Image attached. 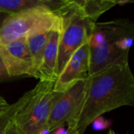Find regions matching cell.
<instances>
[{
	"label": "cell",
	"mask_w": 134,
	"mask_h": 134,
	"mask_svg": "<svg viewBox=\"0 0 134 134\" xmlns=\"http://www.w3.org/2000/svg\"><path fill=\"white\" fill-rule=\"evenodd\" d=\"M9 105V104L5 100V99H2V100H0V116L5 113V111L7 110Z\"/></svg>",
	"instance_id": "16"
},
{
	"label": "cell",
	"mask_w": 134,
	"mask_h": 134,
	"mask_svg": "<svg viewBox=\"0 0 134 134\" xmlns=\"http://www.w3.org/2000/svg\"><path fill=\"white\" fill-rule=\"evenodd\" d=\"M0 81H2V79L1 78H0Z\"/></svg>",
	"instance_id": "23"
},
{
	"label": "cell",
	"mask_w": 134,
	"mask_h": 134,
	"mask_svg": "<svg viewBox=\"0 0 134 134\" xmlns=\"http://www.w3.org/2000/svg\"><path fill=\"white\" fill-rule=\"evenodd\" d=\"M91 124L93 125V128L94 130L100 131V130H104L107 128H108L111 125V121L103 118L101 115V116L97 117L96 119H94Z\"/></svg>",
	"instance_id": "13"
},
{
	"label": "cell",
	"mask_w": 134,
	"mask_h": 134,
	"mask_svg": "<svg viewBox=\"0 0 134 134\" xmlns=\"http://www.w3.org/2000/svg\"><path fill=\"white\" fill-rule=\"evenodd\" d=\"M53 134H69V132L68 130H66L64 127H59L53 131Z\"/></svg>",
	"instance_id": "17"
},
{
	"label": "cell",
	"mask_w": 134,
	"mask_h": 134,
	"mask_svg": "<svg viewBox=\"0 0 134 134\" xmlns=\"http://www.w3.org/2000/svg\"><path fill=\"white\" fill-rule=\"evenodd\" d=\"M54 13L47 7L39 6L8 15L0 27V45L27 36L35 26Z\"/></svg>",
	"instance_id": "5"
},
{
	"label": "cell",
	"mask_w": 134,
	"mask_h": 134,
	"mask_svg": "<svg viewBox=\"0 0 134 134\" xmlns=\"http://www.w3.org/2000/svg\"><path fill=\"white\" fill-rule=\"evenodd\" d=\"M58 13L53 14L35 26L26 36L27 46L32 64V77L37 79L42 55L49 39Z\"/></svg>",
	"instance_id": "9"
},
{
	"label": "cell",
	"mask_w": 134,
	"mask_h": 134,
	"mask_svg": "<svg viewBox=\"0 0 134 134\" xmlns=\"http://www.w3.org/2000/svg\"><path fill=\"white\" fill-rule=\"evenodd\" d=\"M0 78L2 79V80H4V79H8V75H7V73H6V71L4 68V65L2 64V61L1 60V57H0Z\"/></svg>",
	"instance_id": "15"
},
{
	"label": "cell",
	"mask_w": 134,
	"mask_h": 134,
	"mask_svg": "<svg viewBox=\"0 0 134 134\" xmlns=\"http://www.w3.org/2000/svg\"><path fill=\"white\" fill-rule=\"evenodd\" d=\"M65 4L66 0H0V12L10 15L43 6L58 13Z\"/></svg>",
	"instance_id": "11"
},
{
	"label": "cell",
	"mask_w": 134,
	"mask_h": 134,
	"mask_svg": "<svg viewBox=\"0 0 134 134\" xmlns=\"http://www.w3.org/2000/svg\"><path fill=\"white\" fill-rule=\"evenodd\" d=\"M7 16H8V15H6L5 13L0 12V27H1V26H2V24L3 20H5V18Z\"/></svg>",
	"instance_id": "18"
},
{
	"label": "cell",
	"mask_w": 134,
	"mask_h": 134,
	"mask_svg": "<svg viewBox=\"0 0 134 134\" xmlns=\"http://www.w3.org/2000/svg\"><path fill=\"white\" fill-rule=\"evenodd\" d=\"M53 82L39 81L27 102L13 119L21 134H38L46 128L50 111L61 93L53 91Z\"/></svg>",
	"instance_id": "4"
},
{
	"label": "cell",
	"mask_w": 134,
	"mask_h": 134,
	"mask_svg": "<svg viewBox=\"0 0 134 134\" xmlns=\"http://www.w3.org/2000/svg\"><path fill=\"white\" fill-rule=\"evenodd\" d=\"M134 105V77L129 60L115 62L87 77L83 100L68 122V130L84 134L97 117Z\"/></svg>",
	"instance_id": "1"
},
{
	"label": "cell",
	"mask_w": 134,
	"mask_h": 134,
	"mask_svg": "<svg viewBox=\"0 0 134 134\" xmlns=\"http://www.w3.org/2000/svg\"><path fill=\"white\" fill-rule=\"evenodd\" d=\"M133 36V24L127 19L97 22L87 42L90 49L89 75L115 62L128 60Z\"/></svg>",
	"instance_id": "2"
},
{
	"label": "cell",
	"mask_w": 134,
	"mask_h": 134,
	"mask_svg": "<svg viewBox=\"0 0 134 134\" xmlns=\"http://www.w3.org/2000/svg\"><path fill=\"white\" fill-rule=\"evenodd\" d=\"M68 132H69V134H77L75 132H73V131H69L68 130Z\"/></svg>",
	"instance_id": "21"
},
{
	"label": "cell",
	"mask_w": 134,
	"mask_h": 134,
	"mask_svg": "<svg viewBox=\"0 0 134 134\" xmlns=\"http://www.w3.org/2000/svg\"><path fill=\"white\" fill-rule=\"evenodd\" d=\"M72 2L84 17L93 22H97L104 13L116 5L130 2L119 0H72Z\"/></svg>",
	"instance_id": "12"
},
{
	"label": "cell",
	"mask_w": 134,
	"mask_h": 134,
	"mask_svg": "<svg viewBox=\"0 0 134 134\" xmlns=\"http://www.w3.org/2000/svg\"><path fill=\"white\" fill-rule=\"evenodd\" d=\"M87 86V78L79 81L62 93L53 104L47 122L46 129L53 132L70 120L82 103Z\"/></svg>",
	"instance_id": "6"
},
{
	"label": "cell",
	"mask_w": 134,
	"mask_h": 134,
	"mask_svg": "<svg viewBox=\"0 0 134 134\" xmlns=\"http://www.w3.org/2000/svg\"><path fill=\"white\" fill-rule=\"evenodd\" d=\"M2 99H4V98H3L2 97H1V96H0V100H2Z\"/></svg>",
	"instance_id": "22"
},
{
	"label": "cell",
	"mask_w": 134,
	"mask_h": 134,
	"mask_svg": "<svg viewBox=\"0 0 134 134\" xmlns=\"http://www.w3.org/2000/svg\"><path fill=\"white\" fill-rule=\"evenodd\" d=\"M0 57L8 77H32V64L26 36L0 45Z\"/></svg>",
	"instance_id": "8"
},
{
	"label": "cell",
	"mask_w": 134,
	"mask_h": 134,
	"mask_svg": "<svg viewBox=\"0 0 134 134\" xmlns=\"http://www.w3.org/2000/svg\"><path fill=\"white\" fill-rule=\"evenodd\" d=\"M61 31L62 19L58 13L38 71L37 79H39V81H49L55 82L57 80L56 70Z\"/></svg>",
	"instance_id": "10"
},
{
	"label": "cell",
	"mask_w": 134,
	"mask_h": 134,
	"mask_svg": "<svg viewBox=\"0 0 134 134\" xmlns=\"http://www.w3.org/2000/svg\"><path fill=\"white\" fill-rule=\"evenodd\" d=\"M50 133H51V132H49V131L46 128V129L42 130L41 132H39L38 134H50Z\"/></svg>",
	"instance_id": "19"
},
{
	"label": "cell",
	"mask_w": 134,
	"mask_h": 134,
	"mask_svg": "<svg viewBox=\"0 0 134 134\" xmlns=\"http://www.w3.org/2000/svg\"><path fill=\"white\" fill-rule=\"evenodd\" d=\"M90 66V49L88 43L81 46L70 57L58 75L53 86V91L62 93L89 75Z\"/></svg>",
	"instance_id": "7"
},
{
	"label": "cell",
	"mask_w": 134,
	"mask_h": 134,
	"mask_svg": "<svg viewBox=\"0 0 134 134\" xmlns=\"http://www.w3.org/2000/svg\"><path fill=\"white\" fill-rule=\"evenodd\" d=\"M58 13L62 19V31L58 49L57 79L73 53L81 46L88 42L97 23L84 17L72 0H66L65 5Z\"/></svg>",
	"instance_id": "3"
},
{
	"label": "cell",
	"mask_w": 134,
	"mask_h": 134,
	"mask_svg": "<svg viewBox=\"0 0 134 134\" xmlns=\"http://www.w3.org/2000/svg\"><path fill=\"white\" fill-rule=\"evenodd\" d=\"M108 134H117L114 130H109V132H108Z\"/></svg>",
	"instance_id": "20"
},
{
	"label": "cell",
	"mask_w": 134,
	"mask_h": 134,
	"mask_svg": "<svg viewBox=\"0 0 134 134\" xmlns=\"http://www.w3.org/2000/svg\"><path fill=\"white\" fill-rule=\"evenodd\" d=\"M2 134H21L13 119L10 120L3 130Z\"/></svg>",
	"instance_id": "14"
},
{
	"label": "cell",
	"mask_w": 134,
	"mask_h": 134,
	"mask_svg": "<svg viewBox=\"0 0 134 134\" xmlns=\"http://www.w3.org/2000/svg\"><path fill=\"white\" fill-rule=\"evenodd\" d=\"M2 132H3V131H2Z\"/></svg>",
	"instance_id": "24"
}]
</instances>
